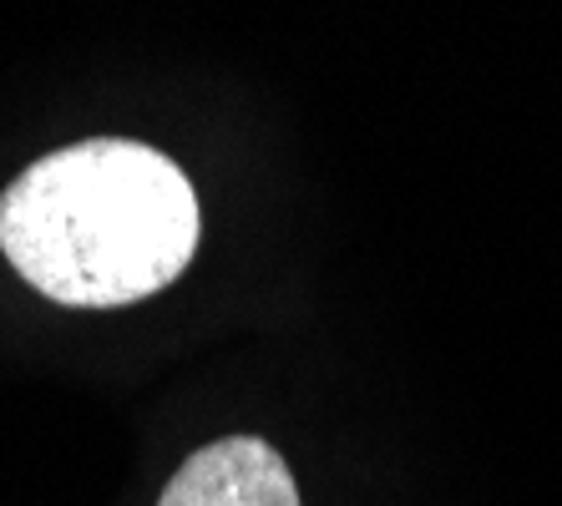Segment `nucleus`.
Here are the masks:
<instances>
[{
	"label": "nucleus",
	"instance_id": "obj_1",
	"mask_svg": "<svg viewBox=\"0 0 562 506\" xmlns=\"http://www.w3.org/2000/svg\"><path fill=\"white\" fill-rule=\"evenodd\" d=\"M198 234L188 172L127 137L36 157L0 198V254L36 294L71 310H122L168 289Z\"/></svg>",
	"mask_w": 562,
	"mask_h": 506
},
{
	"label": "nucleus",
	"instance_id": "obj_2",
	"mask_svg": "<svg viewBox=\"0 0 562 506\" xmlns=\"http://www.w3.org/2000/svg\"><path fill=\"white\" fill-rule=\"evenodd\" d=\"M157 506H300V486L269 441L228 436L188 456Z\"/></svg>",
	"mask_w": 562,
	"mask_h": 506
}]
</instances>
